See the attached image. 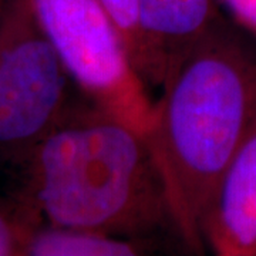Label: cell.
I'll use <instances>...</instances> for the list:
<instances>
[{
  "label": "cell",
  "mask_w": 256,
  "mask_h": 256,
  "mask_svg": "<svg viewBox=\"0 0 256 256\" xmlns=\"http://www.w3.org/2000/svg\"><path fill=\"white\" fill-rule=\"evenodd\" d=\"M161 88L146 141L175 232L201 252L202 215L256 116V57L220 23L175 64Z\"/></svg>",
  "instance_id": "6da1fadb"
},
{
  "label": "cell",
  "mask_w": 256,
  "mask_h": 256,
  "mask_svg": "<svg viewBox=\"0 0 256 256\" xmlns=\"http://www.w3.org/2000/svg\"><path fill=\"white\" fill-rule=\"evenodd\" d=\"M18 195L42 220L141 238L172 226L146 138L84 97L22 165Z\"/></svg>",
  "instance_id": "7a4b0ae2"
},
{
  "label": "cell",
  "mask_w": 256,
  "mask_h": 256,
  "mask_svg": "<svg viewBox=\"0 0 256 256\" xmlns=\"http://www.w3.org/2000/svg\"><path fill=\"white\" fill-rule=\"evenodd\" d=\"M66 64L28 0H0V161L22 166L68 110Z\"/></svg>",
  "instance_id": "3957f363"
},
{
  "label": "cell",
  "mask_w": 256,
  "mask_h": 256,
  "mask_svg": "<svg viewBox=\"0 0 256 256\" xmlns=\"http://www.w3.org/2000/svg\"><path fill=\"white\" fill-rule=\"evenodd\" d=\"M88 101L148 138L154 102L118 28L98 0H28Z\"/></svg>",
  "instance_id": "277c9868"
},
{
  "label": "cell",
  "mask_w": 256,
  "mask_h": 256,
  "mask_svg": "<svg viewBox=\"0 0 256 256\" xmlns=\"http://www.w3.org/2000/svg\"><path fill=\"white\" fill-rule=\"evenodd\" d=\"M204 246L218 256H256V116L201 220Z\"/></svg>",
  "instance_id": "5b68a950"
},
{
  "label": "cell",
  "mask_w": 256,
  "mask_h": 256,
  "mask_svg": "<svg viewBox=\"0 0 256 256\" xmlns=\"http://www.w3.org/2000/svg\"><path fill=\"white\" fill-rule=\"evenodd\" d=\"M144 82L161 87L184 56L220 24L218 0H137Z\"/></svg>",
  "instance_id": "8992f818"
},
{
  "label": "cell",
  "mask_w": 256,
  "mask_h": 256,
  "mask_svg": "<svg viewBox=\"0 0 256 256\" xmlns=\"http://www.w3.org/2000/svg\"><path fill=\"white\" fill-rule=\"evenodd\" d=\"M148 252L141 238L38 222L26 244L24 256H138Z\"/></svg>",
  "instance_id": "52a82bcc"
},
{
  "label": "cell",
  "mask_w": 256,
  "mask_h": 256,
  "mask_svg": "<svg viewBox=\"0 0 256 256\" xmlns=\"http://www.w3.org/2000/svg\"><path fill=\"white\" fill-rule=\"evenodd\" d=\"M42 218L20 196L0 201V256H24L26 244Z\"/></svg>",
  "instance_id": "ba28073f"
},
{
  "label": "cell",
  "mask_w": 256,
  "mask_h": 256,
  "mask_svg": "<svg viewBox=\"0 0 256 256\" xmlns=\"http://www.w3.org/2000/svg\"><path fill=\"white\" fill-rule=\"evenodd\" d=\"M107 10L111 20L118 28L122 42L127 47L128 54L134 64L140 77H144L146 68V52L138 22L137 0H98ZM144 82V78H142Z\"/></svg>",
  "instance_id": "9c48e42d"
},
{
  "label": "cell",
  "mask_w": 256,
  "mask_h": 256,
  "mask_svg": "<svg viewBox=\"0 0 256 256\" xmlns=\"http://www.w3.org/2000/svg\"><path fill=\"white\" fill-rule=\"evenodd\" d=\"M239 26L256 36V0H218Z\"/></svg>",
  "instance_id": "30bf717a"
}]
</instances>
